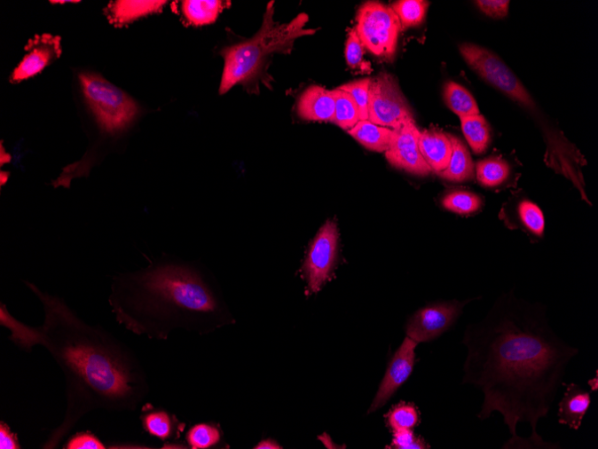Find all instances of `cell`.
I'll use <instances>...</instances> for the list:
<instances>
[{
	"instance_id": "cell-6",
	"label": "cell",
	"mask_w": 598,
	"mask_h": 449,
	"mask_svg": "<svg viewBox=\"0 0 598 449\" xmlns=\"http://www.w3.org/2000/svg\"><path fill=\"white\" fill-rule=\"evenodd\" d=\"M356 33L362 45L376 57L390 59L403 31L390 7L377 2L364 4L357 14Z\"/></svg>"
},
{
	"instance_id": "cell-11",
	"label": "cell",
	"mask_w": 598,
	"mask_h": 449,
	"mask_svg": "<svg viewBox=\"0 0 598 449\" xmlns=\"http://www.w3.org/2000/svg\"><path fill=\"white\" fill-rule=\"evenodd\" d=\"M418 344L406 336L400 348L394 353L369 413L382 407L392 395L409 380L415 366V350Z\"/></svg>"
},
{
	"instance_id": "cell-7",
	"label": "cell",
	"mask_w": 598,
	"mask_h": 449,
	"mask_svg": "<svg viewBox=\"0 0 598 449\" xmlns=\"http://www.w3.org/2000/svg\"><path fill=\"white\" fill-rule=\"evenodd\" d=\"M368 121L391 130H397L408 122H415L413 110L400 86L387 73H381L371 78Z\"/></svg>"
},
{
	"instance_id": "cell-22",
	"label": "cell",
	"mask_w": 598,
	"mask_h": 449,
	"mask_svg": "<svg viewBox=\"0 0 598 449\" xmlns=\"http://www.w3.org/2000/svg\"><path fill=\"white\" fill-rule=\"evenodd\" d=\"M444 100L448 108L460 119L480 114L473 96L464 86L453 81L445 84Z\"/></svg>"
},
{
	"instance_id": "cell-27",
	"label": "cell",
	"mask_w": 598,
	"mask_h": 449,
	"mask_svg": "<svg viewBox=\"0 0 598 449\" xmlns=\"http://www.w3.org/2000/svg\"><path fill=\"white\" fill-rule=\"evenodd\" d=\"M222 430L215 423H199L187 431L185 439L193 449H208L222 441Z\"/></svg>"
},
{
	"instance_id": "cell-37",
	"label": "cell",
	"mask_w": 598,
	"mask_h": 449,
	"mask_svg": "<svg viewBox=\"0 0 598 449\" xmlns=\"http://www.w3.org/2000/svg\"><path fill=\"white\" fill-rule=\"evenodd\" d=\"M588 385L591 387V390H592V391H596V390H597V388H598V384H597V372H596V376H595L594 379V383H593L591 381H589V382H588Z\"/></svg>"
},
{
	"instance_id": "cell-29",
	"label": "cell",
	"mask_w": 598,
	"mask_h": 449,
	"mask_svg": "<svg viewBox=\"0 0 598 449\" xmlns=\"http://www.w3.org/2000/svg\"><path fill=\"white\" fill-rule=\"evenodd\" d=\"M387 421L392 432L400 429H413L420 422V414L415 405L401 403L389 411Z\"/></svg>"
},
{
	"instance_id": "cell-10",
	"label": "cell",
	"mask_w": 598,
	"mask_h": 449,
	"mask_svg": "<svg viewBox=\"0 0 598 449\" xmlns=\"http://www.w3.org/2000/svg\"><path fill=\"white\" fill-rule=\"evenodd\" d=\"M421 133L415 122H408L395 130L392 143L388 151L384 153L388 161L392 166L414 175L428 176L430 174L432 169L420 150Z\"/></svg>"
},
{
	"instance_id": "cell-30",
	"label": "cell",
	"mask_w": 598,
	"mask_h": 449,
	"mask_svg": "<svg viewBox=\"0 0 598 449\" xmlns=\"http://www.w3.org/2000/svg\"><path fill=\"white\" fill-rule=\"evenodd\" d=\"M371 78H363L342 84L339 88L350 94L354 99L358 111L360 121L368 120L369 86Z\"/></svg>"
},
{
	"instance_id": "cell-35",
	"label": "cell",
	"mask_w": 598,
	"mask_h": 449,
	"mask_svg": "<svg viewBox=\"0 0 598 449\" xmlns=\"http://www.w3.org/2000/svg\"><path fill=\"white\" fill-rule=\"evenodd\" d=\"M0 448L2 449H20L21 445L18 434L13 432L10 426L4 422H0Z\"/></svg>"
},
{
	"instance_id": "cell-31",
	"label": "cell",
	"mask_w": 598,
	"mask_h": 449,
	"mask_svg": "<svg viewBox=\"0 0 598 449\" xmlns=\"http://www.w3.org/2000/svg\"><path fill=\"white\" fill-rule=\"evenodd\" d=\"M391 448L426 449L430 447L422 437H416L413 429H400L393 431Z\"/></svg>"
},
{
	"instance_id": "cell-1",
	"label": "cell",
	"mask_w": 598,
	"mask_h": 449,
	"mask_svg": "<svg viewBox=\"0 0 598 449\" xmlns=\"http://www.w3.org/2000/svg\"><path fill=\"white\" fill-rule=\"evenodd\" d=\"M463 383L484 395L477 417L500 413L512 437L503 448H558L537 428L563 386L578 349L551 328L542 307L502 296L482 321L468 327Z\"/></svg>"
},
{
	"instance_id": "cell-26",
	"label": "cell",
	"mask_w": 598,
	"mask_h": 449,
	"mask_svg": "<svg viewBox=\"0 0 598 449\" xmlns=\"http://www.w3.org/2000/svg\"><path fill=\"white\" fill-rule=\"evenodd\" d=\"M429 3L424 0H401L390 8L400 20L403 30L418 27L425 20Z\"/></svg>"
},
{
	"instance_id": "cell-28",
	"label": "cell",
	"mask_w": 598,
	"mask_h": 449,
	"mask_svg": "<svg viewBox=\"0 0 598 449\" xmlns=\"http://www.w3.org/2000/svg\"><path fill=\"white\" fill-rule=\"evenodd\" d=\"M443 207L459 215H470L479 211L483 206V201L475 193L456 191L446 195L443 200Z\"/></svg>"
},
{
	"instance_id": "cell-5",
	"label": "cell",
	"mask_w": 598,
	"mask_h": 449,
	"mask_svg": "<svg viewBox=\"0 0 598 449\" xmlns=\"http://www.w3.org/2000/svg\"><path fill=\"white\" fill-rule=\"evenodd\" d=\"M79 80L99 135L106 140L117 141L138 115L137 103L102 75L83 72L79 74Z\"/></svg>"
},
{
	"instance_id": "cell-13",
	"label": "cell",
	"mask_w": 598,
	"mask_h": 449,
	"mask_svg": "<svg viewBox=\"0 0 598 449\" xmlns=\"http://www.w3.org/2000/svg\"><path fill=\"white\" fill-rule=\"evenodd\" d=\"M334 90L311 85L299 98L296 111L299 117L310 122H331L335 114Z\"/></svg>"
},
{
	"instance_id": "cell-8",
	"label": "cell",
	"mask_w": 598,
	"mask_h": 449,
	"mask_svg": "<svg viewBox=\"0 0 598 449\" xmlns=\"http://www.w3.org/2000/svg\"><path fill=\"white\" fill-rule=\"evenodd\" d=\"M339 233L336 224L328 220L314 239L303 265L309 290L319 293L331 276L336 262Z\"/></svg>"
},
{
	"instance_id": "cell-9",
	"label": "cell",
	"mask_w": 598,
	"mask_h": 449,
	"mask_svg": "<svg viewBox=\"0 0 598 449\" xmlns=\"http://www.w3.org/2000/svg\"><path fill=\"white\" fill-rule=\"evenodd\" d=\"M464 305V303L454 301L430 304L421 309L407 324V337L418 343L438 338L456 322Z\"/></svg>"
},
{
	"instance_id": "cell-33",
	"label": "cell",
	"mask_w": 598,
	"mask_h": 449,
	"mask_svg": "<svg viewBox=\"0 0 598 449\" xmlns=\"http://www.w3.org/2000/svg\"><path fill=\"white\" fill-rule=\"evenodd\" d=\"M364 46L362 45L355 30H351L349 34L345 48V57L348 65L351 68H362Z\"/></svg>"
},
{
	"instance_id": "cell-17",
	"label": "cell",
	"mask_w": 598,
	"mask_h": 449,
	"mask_svg": "<svg viewBox=\"0 0 598 449\" xmlns=\"http://www.w3.org/2000/svg\"><path fill=\"white\" fill-rule=\"evenodd\" d=\"M167 2L150 0V2H131V0H118L111 3L105 10L109 22L122 28L135 20L161 12Z\"/></svg>"
},
{
	"instance_id": "cell-23",
	"label": "cell",
	"mask_w": 598,
	"mask_h": 449,
	"mask_svg": "<svg viewBox=\"0 0 598 449\" xmlns=\"http://www.w3.org/2000/svg\"><path fill=\"white\" fill-rule=\"evenodd\" d=\"M508 225L521 228L535 237H542L545 231V218L541 209L530 201H521L515 211V218L507 219Z\"/></svg>"
},
{
	"instance_id": "cell-24",
	"label": "cell",
	"mask_w": 598,
	"mask_h": 449,
	"mask_svg": "<svg viewBox=\"0 0 598 449\" xmlns=\"http://www.w3.org/2000/svg\"><path fill=\"white\" fill-rule=\"evenodd\" d=\"M462 132L476 154L486 151L491 142V130L486 120L481 114L460 119Z\"/></svg>"
},
{
	"instance_id": "cell-18",
	"label": "cell",
	"mask_w": 598,
	"mask_h": 449,
	"mask_svg": "<svg viewBox=\"0 0 598 449\" xmlns=\"http://www.w3.org/2000/svg\"><path fill=\"white\" fill-rule=\"evenodd\" d=\"M452 153L447 168L439 175L452 183H465L475 176V165L467 146L457 137L449 134Z\"/></svg>"
},
{
	"instance_id": "cell-16",
	"label": "cell",
	"mask_w": 598,
	"mask_h": 449,
	"mask_svg": "<svg viewBox=\"0 0 598 449\" xmlns=\"http://www.w3.org/2000/svg\"><path fill=\"white\" fill-rule=\"evenodd\" d=\"M419 146L432 171L439 174L447 168L452 153L448 133L437 130H425L421 133Z\"/></svg>"
},
{
	"instance_id": "cell-12",
	"label": "cell",
	"mask_w": 598,
	"mask_h": 449,
	"mask_svg": "<svg viewBox=\"0 0 598 449\" xmlns=\"http://www.w3.org/2000/svg\"><path fill=\"white\" fill-rule=\"evenodd\" d=\"M26 55L11 76L20 83L42 72L62 54L61 38L50 34L37 35L25 47Z\"/></svg>"
},
{
	"instance_id": "cell-2",
	"label": "cell",
	"mask_w": 598,
	"mask_h": 449,
	"mask_svg": "<svg viewBox=\"0 0 598 449\" xmlns=\"http://www.w3.org/2000/svg\"><path fill=\"white\" fill-rule=\"evenodd\" d=\"M24 284L43 305V324L35 327L20 321L2 303L0 325L10 331L9 339L20 349L28 352L38 345L46 349L66 382L63 420L43 448H58L89 413L135 411L149 387L134 351L104 327L80 318L62 297L30 281Z\"/></svg>"
},
{
	"instance_id": "cell-21",
	"label": "cell",
	"mask_w": 598,
	"mask_h": 449,
	"mask_svg": "<svg viewBox=\"0 0 598 449\" xmlns=\"http://www.w3.org/2000/svg\"><path fill=\"white\" fill-rule=\"evenodd\" d=\"M224 2H195L185 0L182 3V12L188 24L192 26H205L215 23L222 12L227 8Z\"/></svg>"
},
{
	"instance_id": "cell-15",
	"label": "cell",
	"mask_w": 598,
	"mask_h": 449,
	"mask_svg": "<svg viewBox=\"0 0 598 449\" xmlns=\"http://www.w3.org/2000/svg\"><path fill=\"white\" fill-rule=\"evenodd\" d=\"M563 398L559 403L558 422L578 430L590 405V393L575 383L565 384Z\"/></svg>"
},
{
	"instance_id": "cell-3",
	"label": "cell",
	"mask_w": 598,
	"mask_h": 449,
	"mask_svg": "<svg viewBox=\"0 0 598 449\" xmlns=\"http://www.w3.org/2000/svg\"><path fill=\"white\" fill-rule=\"evenodd\" d=\"M109 303L120 325L151 339L166 340L175 328L203 335L218 326L220 305L202 273L170 259L115 275Z\"/></svg>"
},
{
	"instance_id": "cell-34",
	"label": "cell",
	"mask_w": 598,
	"mask_h": 449,
	"mask_svg": "<svg viewBox=\"0 0 598 449\" xmlns=\"http://www.w3.org/2000/svg\"><path fill=\"white\" fill-rule=\"evenodd\" d=\"M479 10L493 19H504L508 15L510 2L508 0H479L476 2Z\"/></svg>"
},
{
	"instance_id": "cell-32",
	"label": "cell",
	"mask_w": 598,
	"mask_h": 449,
	"mask_svg": "<svg viewBox=\"0 0 598 449\" xmlns=\"http://www.w3.org/2000/svg\"><path fill=\"white\" fill-rule=\"evenodd\" d=\"M65 449H106V445L89 431H80L71 436L64 445Z\"/></svg>"
},
{
	"instance_id": "cell-20",
	"label": "cell",
	"mask_w": 598,
	"mask_h": 449,
	"mask_svg": "<svg viewBox=\"0 0 598 449\" xmlns=\"http://www.w3.org/2000/svg\"><path fill=\"white\" fill-rule=\"evenodd\" d=\"M475 170L479 185L490 189L503 185L511 174L509 163L497 156H491L477 161Z\"/></svg>"
},
{
	"instance_id": "cell-14",
	"label": "cell",
	"mask_w": 598,
	"mask_h": 449,
	"mask_svg": "<svg viewBox=\"0 0 598 449\" xmlns=\"http://www.w3.org/2000/svg\"><path fill=\"white\" fill-rule=\"evenodd\" d=\"M140 420L146 432L162 441L179 438L185 427L174 414L151 404L143 407Z\"/></svg>"
},
{
	"instance_id": "cell-25",
	"label": "cell",
	"mask_w": 598,
	"mask_h": 449,
	"mask_svg": "<svg viewBox=\"0 0 598 449\" xmlns=\"http://www.w3.org/2000/svg\"><path fill=\"white\" fill-rule=\"evenodd\" d=\"M334 92L336 102L332 123L349 131L360 122L358 108L352 97L343 90L338 87L334 89Z\"/></svg>"
},
{
	"instance_id": "cell-19",
	"label": "cell",
	"mask_w": 598,
	"mask_h": 449,
	"mask_svg": "<svg viewBox=\"0 0 598 449\" xmlns=\"http://www.w3.org/2000/svg\"><path fill=\"white\" fill-rule=\"evenodd\" d=\"M348 133L366 148L377 153H385L392 143L395 130L374 124L366 120L360 121Z\"/></svg>"
},
{
	"instance_id": "cell-36",
	"label": "cell",
	"mask_w": 598,
	"mask_h": 449,
	"mask_svg": "<svg viewBox=\"0 0 598 449\" xmlns=\"http://www.w3.org/2000/svg\"><path fill=\"white\" fill-rule=\"evenodd\" d=\"M255 448L257 449H279L282 448L275 440L273 439H265L261 441Z\"/></svg>"
},
{
	"instance_id": "cell-4",
	"label": "cell",
	"mask_w": 598,
	"mask_h": 449,
	"mask_svg": "<svg viewBox=\"0 0 598 449\" xmlns=\"http://www.w3.org/2000/svg\"><path fill=\"white\" fill-rule=\"evenodd\" d=\"M273 2L267 6L261 29L251 39L227 47L222 51L224 69L220 85V94L224 95L237 85L243 84L249 90L256 89L260 78L267 74L265 69L271 55L290 53L295 42L301 37L312 35L314 29H306L309 16L299 14L287 24L273 20Z\"/></svg>"
}]
</instances>
